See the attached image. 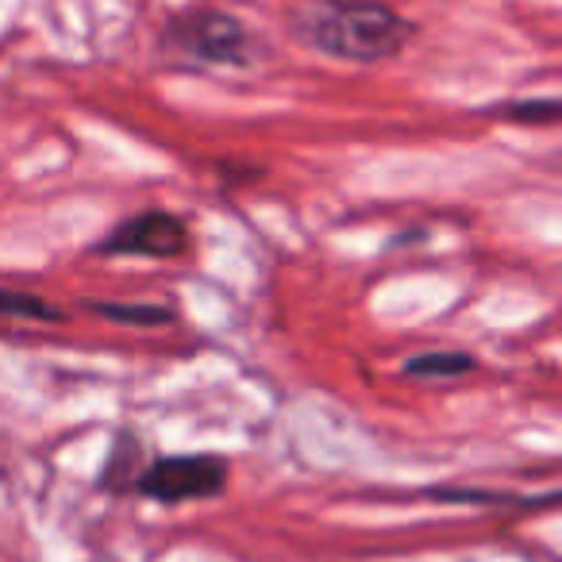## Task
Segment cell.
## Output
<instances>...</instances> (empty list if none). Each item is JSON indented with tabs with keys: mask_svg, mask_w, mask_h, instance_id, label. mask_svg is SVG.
<instances>
[{
	"mask_svg": "<svg viewBox=\"0 0 562 562\" xmlns=\"http://www.w3.org/2000/svg\"><path fill=\"white\" fill-rule=\"evenodd\" d=\"M189 247V227L186 220H178L173 212L162 209H147L139 216L124 220V224L112 227L104 239L93 243V255L104 258H173Z\"/></svg>",
	"mask_w": 562,
	"mask_h": 562,
	"instance_id": "277c9868",
	"label": "cell"
},
{
	"mask_svg": "<svg viewBox=\"0 0 562 562\" xmlns=\"http://www.w3.org/2000/svg\"><path fill=\"white\" fill-rule=\"evenodd\" d=\"M89 313L101 321L127 324V328H158V324H173V313L162 305H124V301H86Z\"/></svg>",
	"mask_w": 562,
	"mask_h": 562,
	"instance_id": "8992f818",
	"label": "cell"
},
{
	"mask_svg": "<svg viewBox=\"0 0 562 562\" xmlns=\"http://www.w3.org/2000/svg\"><path fill=\"white\" fill-rule=\"evenodd\" d=\"M501 120H516V124H559L562 116V104L554 101V97H543V101H516V104H505V109L497 112Z\"/></svg>",
	"mask_w": 562,
	"mask_h": 562,
	"instance_id": "ba28073f",
	"label": "cell"
},
{
	"mask_svg": "<svg viewBox=\"0 0 562 562\" xmlns=\"http://www.w3.org/2000/svg\"><path fill=\"white\" fill-rule=\"evenodd\" d=\"M227 485V459L220 454H166L150 462L135 490L158 505H186V501H209Z\"/></svg>",
	"mask_w": 562,
	"mask_h": 562,
	"instance_id": "3957f363",
	"label": "cell"
},
{
	"mask_svg": "<svg viewBox=\"0 0 562 562\" xmlns=\"http://www.w3.org/2000/svg\"><path fill=\"white\" fill-rule=\"evenodd\" d=\"M285 27L301 47L362 66L397 58L416 35L413 20L385 0H301L285 16Z\"/></svg>",
	"mask_w": 562,
	"mask_h": 562,
	"instance_id": "6da1fadb",
	"label": "cell"
},
{
	"mask_svg": "<svg viewBox=\"0 0 562 562\" xmlns=\"http://www.w3.org/2000/svg\"><path fill=\"white\" fill-rule=\"evenodd\" d=\"M477 370V359L467 351H428L405 362V374L416 382H447V378H467Z\"/></svg>",
	"mask_w": 562,
	"mask_h": 562,
	"instance_id": "5b68a950",
	"label": "cell"
},
{
	"mask_svg": "<svg viewBox=\"0 0 562 562\" xmlns=\"http://www.w3.org/2000/svg\"><path fill=\"white\" fill-rule=\"evenodd\" d=\"M0 316H9V321H32V324H63L66 321L63 308L35 297V293H20V290H0Z\"/></svg>",
	"mask_w": 562,
	"mask_h": 562,
	"instance_id": "52a82bcc",
	"label": "cell"
},
{
	"mask_svg": "<svg viewBox=\"0 0 562 562\" xmlns=\"http://www.w3.org/2000/svg\"><path fill=\"white\" fill-rule=\"evenodd\" d=\"M258 55L262 40L224 9L181 12L158 32V58L166 70H250Z\"/></svg>",
	"mask_w": 562,
	"mask_h": 562,
	"instance_id": "7a4b0ae2",
	"label": "cell"
}]
</instances>
